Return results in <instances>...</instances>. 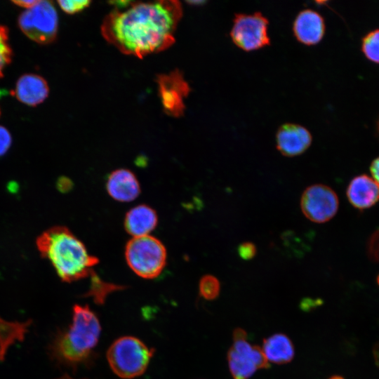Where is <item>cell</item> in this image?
<instances>
[{
    "mask_svg": "<svg viewBox=\"0 0 379 379\" xmlns=\"http://www.w3.org/2000/svg\"><path fill=\"white\" fill-rule=\"evenodd\" d=\"M125 257L135 274L150 279L157 277L163 271L167 253L161 241L149 234L130 239L126 246Z\"/></svg>",
    "mask_w": 379,
    "mask_h": 379,
    "instance_id": "cell-5",
    "label": "cell"
},
{
    "mask_svg": "<svg viewBox=\"0 0 379 379\" xmlns=\"http://www.w3.org/2000/svg\"><path fill=\"white\" fill-rule=\"evenodd\" d=\"M310 132L295 124L281 125L276 134L277 148L285 157H292L305 152L312 143Z\"/></svg>",
    "mask_w": 379,
    "mask_h": 379,
    "instance_id": "cell-11",
    "label": "cell"
},
{
    "mask_svg": "<svg viewBox=\"0 0 379 379\" xmlns=\"http://www.w3.org/2000/svg\"><path fill=\"white\" fill-rule=\"evenodd\" d=\"M31 324L30 319L25 322L8 321L0 317V361L4 360L10 346L24 340Z\"/></svg>",
    "mask_w": 379,
    "mask_h": 379,
    "instance_id": "cell-18",
    "label": "cell"
},
{
    "mask_svg": "<svg viewBox=\"0 0 379 379\" xmlns=\"http://www.w3.org/2000/svg\"><path fill=\"white\" fill-rule=\"evenodd\" d=\"M199 293L206 300H213L216 298L220 289L218 279L213 275H204L200 279L199 284Z\"/></svg>",
    "mask_w": 379,
    "mask_h": 379,
    "instance_id": "cell-21",
    "label": "cell"
},
{
    "mask_svg": "<svg viewBox=\"0 0 379 379\" xmlns=\"http://www.w3.org/2000/svg\"><path fill=\"white\" fill-rule=\"evenodd\" d=\"M369 257L375 260H379V230L375 231L371 237L368 244Z\"/></svg>",
    "mask_w": 379,
    "mask_h": 379,
    "instance_id": "cell-24",
    "label": "cell"
},
{
    "mask_svg": "<svg viewBox=\"0 0 379 379\" xmlns=\"http://www.w3.org/2000/svg\"><path fill=\"white\" fill-rule=\"evenodd\" d=\"M156 211L145 204L136 206L126 215L124 227L133 237L149 235L157 225Z\"/></svg>",
    "mask_w": 379,
    "mask_h": 379,
    "instance_id": "cell-16",
    "label": "cell"
},
{
    "mask_svg": "<svg viewBox=\"0 0 379 379\" xmlns=\"http://www.w3.org/2000/svg\"><path fill=\"white\" fill-rule=\"evenodd\" d=\"M108 194L115 200L129 202L135 199L140 193L139 182L135 174L125 168L117 169L108 176Z\"/></svg>",
    "mask_w": 379,
    "mask_h": 379,
    "instance_id": "cell-13",
    "label": "cell"
},
{
    "mask_svg": "<svg viewBox=\"0 0 379 379\" xmlns=\"http://www.w3.org/2000/svg\"><path fill=\"white\" fill-rule=\"evenodd\" d=\"M269 21L260 12L237 13L233 19L230 36L233 43L245 51H252L270 44Z\"/></svg>",
    "mask_w": 379,
    "mask_h": 379,
    "instance_id": "cell-8",
    "label": "cell"
},
{
    "mask_svg": "<svg viewBox=\"0 0 379 379\" xmlns=\"http://www.w3.org/2000/svg\"><path fill=\"white\" fill-rule=\"evenodd\" d=\"M361 50L369 60L379 63V29L370 31L363 37Z\"/></svg>",
    "mask_w": 379,
    "mask_h": 379,
    "instance_id": "cell-19",
    "label": "cell"
},
{
    "mask_svg": "<svg viewBox=\"0 0 379 379\" xmlns=\"http://www.w3.org/2000/svg\"><path fill=\"white\" fill-rule=\"evenodd\" d=\"M228 365L234 379H248L255 372L268 366L262 350L251 344L241 329L234 333L233 343L227 354Z\"/></svg>",
    "mask_w": 379,
    "mask_h": 379,
    "instance_id": "cell-7",
    "label": "cell"
},
{
    "mask_svg": "<svg viewBox=\"0 0 379 379\" xmlns=\"http://www.w3.org/2000/svg\"><path fill=\"white\" fill-rule=\"evenodd\" d=\"M347 196L355 208H368L379 201V186L372 178L366 175H358L350 182Z\"/></svg>",
    "mask_w": 379,
    "mask_h": 379,
    "instance_id": "cell-14",
    "label": "cell"
},
{
    "mask_svg": "<svg viewBox=\"0 0 379 379\" xmlns=\"http://www.w3.org/2000/svg\"><path fill=\"white\" fill-rule=\"evenodd\" d=\"M1 113V112H0Z\"/></svg>",
    "mask_w": 379,
    "mask_h": 379,
    "instance_id": "cell-35",
    "label": "cell"
},
{
    "mask_svg": "<svg viewBox=\"0 0 379 379\" xmlns=\"http://www.w3.org/2000/svg\"><path fill=\"white\" fill-rule=\"evenodd\" d=\"M36 244L41 257L51 262L58 277L65 282L91 276L94 273L93 267L99 262L64 226H54L44 231L36 239Z\"/></svg>",
    "mask_w": 379,
    "mask_h": 379,
    "instance_id": "cell-2",
    "label": "cell"
},
{
    "mask_svg": "<svg viewBox=\"0 0 379 379\" xmlns=\"http://www.w3.org/2000/svg\"><path fill=\"white\" fill-rule=\"evenodd\" d=\"M12 51L8 43V32L6 27L0 25V78L4 68L11 60Z\"/></svg>",
    "mask_w": 379,
    "mask_h": 379,
    "instance_id": "cell-22",
    "label": "cell"
},
{
    "mask_svg": "<svg viewBox=\"0 0 379 379\" xmlns=\"http://www.w3.org/2000/svg\"><path fill=\"white\" fill-rule=\"evenodd\" d=\"M100 333L99 320L88 306L74 305L72 324L56 333L48 353L58 364L76 368L90 361Z\"/></svg>",
    "mask_w": 379,
    "mask_h": 379,
    "instance_id": "cell-3",
    "label": "cell"
},
{
    "mask_svg": "<svg viewBox=\"0 0 379 379\" xmlns=\"http://www.w3.org/2000/svg\"><path fill=\"white\" fill-rule=\"evenodd\" d=\"M329 379H344V378L340 375H334V376L331 377Z\"/></svg>",
    "mask_w": 379,
    "mask_h": 379,
    "instance_id": "cell-31",
    "label": "cell"
},
{
    "mask_svg": "<svg viewBox=\"0 0 379 379\" xmlns=\"http://www.w3.org/2000/svg\"><path fill=\"white\" fill-rule=\"evenodd\" d=\"M378 128H379V124H378Z\"/></svg>",
    "mask_w": 379,
    "mask_h": 379,
    "instance_id": "cell-34",
    "label": "cell"
},
{
    "mask_svg": "<svg viewBox=\"0 0 379 379\" xmlns=\"http://www.w3.org/2000/svg\"><path fill=\"white\" fill-rule=\"evenodd\" d=\"M38 0H22V1H13V3L16 4L17 6L25 8L26 9H28L35 5Z\"/></svg>",
    "mask_w": 379,
    "mask_h": 379,
    "instance_id": "cell-29",
    "label": "cell"
},
{
    "mask_svg": "<svg viewBox=\"0 0 379 379\" xmlns=\"http://www.w3.org/2000/svg\"><path fill=\"white\" fill-rule=\"evenodd\" d=\"M58 379H73V378H72L71 377H69L67 375H63L62 377H61L60 378H58Z\"/></svg>",
    "mask_w": 379,
    "mask_h": 379,
    "instance_id": "cell-32",
    "label": "cell"
},
{
    "mask_svg": "<svg viewBox=\"0 0 379 379\" xmlns=\"http://www.w3.org/2000/svg\"><path fill=\"white\" fill-rule=\"evenodd\" d=\"M339 201L335 192L329 187L317 184L308 187L300 199L304 215L316 223L330 220L337 213Z\"/></svg>",
    "mask_w": 379,
    "mask_h": 379,
    "instance_id": "cell-9",
    "label": "cell"
},
{
    "mask_svg": "<svg viewBox=\"0 0 379 379\" xmlns=\"http://www.w3.org/2000/svg\"><path fill=\"white\" fill-rule=\"evenodd\" d=\"M325 28L321 15L310 8L299 12L293 24V32L296 39L306 46L319 43L324 35Z\"/></svg>",
    "mask_w": 379,
    "mask_h": 379,
    "instance_id": "cell-12",
    "label": "cell"
},
{
    "mask_svg": "<svg viewBox=\"0 0 379 379\" xmlns=\"http://www.w3.org/2000/svg\"><path fill=\"white\" fill-rule=\"evenodd\" d=\"M133 2L131 1H114L109 3L115 7L116 10H122L128 7Z\"/></svg>",
    "mask_w": 379,
    "mask_h": 379,
    "instance_id": "cell-28",
    "label": "cell"
},
{
    "mask_svg": "<svg viewBox=\"0 0 379 379\" xmlns=\"http://www.w3.org/2000/svg\"><path fill=\"white\" fill-rule=\"evenodd\" d=\"M154 350L133 336H123L110 345L107 359L119 377L131 379L141 375L147 369Z\"/></svg>",
    "mask_w": 379,
    "mask_h": 379,
    "instance_id": "cell-4",
    "label": "cell"
},
{
    "mask_svg": "<svg viewBox=\"0 0 379 379\" xmlns=\"http://www.w3.org/2000/svg\"><path fill=\"white\" fill-rule=\"evenodd\" d=\"M370 171L372 175L373 180L379 186V157L375 158L371 163L370 167Z\"/></svg>",
    "mask_w": 379,
    "mask_h": 379,
    "instance_id": "cell-27",
    "label": "cell"
},
{
    "mask_svg": "<svg viewBox=\"0 0 379 379\" xmlns=\"http://www.w3.org/2000/svg\"><path fill=\"white\" fill-rule=\"evenodd\" d=\"M18 25L30 39L41 44H49L57 35L58 13L52 2L39 0L20 15Z\"/></svg>",
    "mask_w": 379,
    "mask_h": 379,
    "instance_id": "cell-6",
    "label": "cell"
},
{
    "mask_svg": "<svg viewBox=\"0 0 379 379\" xmlns=\"http://www.w3.org/2000/svg\"><path fill=\"white\" fill-rule=\"evenodd\" d=\"M91 277V284L88 295H92L97 302H102L107 294L112 291L122 288L119 286L105 282L95 272Z\"/></svg>",
    "mask_w": 379,
    "mask_h": 379,
    "instance_id": "cell-20",
    "label": "cell"
},
{
    "mask_svg": "<svg viewBox=\"0 0 379 379\" xmlns=\"http://www.w3.org/2000/svg\"><path fill=\"white\" fill-rule=\"evenodd\" d=\"M377 283H378V286H379V275H378V277H377Z\"/></svg>",
    "mask_w": 379,
    "mask_h": 379,
    "instance_id": "cell-33",
    "label": "cell"
},
{
    "mask_svg": "<svg viewBox=\"0 0 379 379\" xmlns=\"http://www.w3.org/2000/svg\"><path fill=\"white\" fill-rule=\"evenodd\" d=\"M373 354L375 364L379 367V341L375 344L373 348Z\"/></svg>",
    "mask_w": 379,
    "mask_h": 379,
    "instance_id": "cell-30",
    "label": "cell"
},
{
    "mask_svg": "<svg viewBox=\"0 0 379 379\" xmlns=\"http://www.w3.org/2000/svg\"><path fill=\"white\" fill-rule=\"evenodd\" d=\"M182 15L178 1L133 2L114 10L103 20L104 38L121 52L140 58L170 47Z\"/></svg>",
    "mask_w": 379,
    "mask_h": 379,
    "instance_id": "cell-1",
    "label": "cell"
},
{
    "mask_svg": "<svg viewBox=\"0 0 379 379\" xmlns=\"http://www.w3.org/2000/svg\"><path fill=\"white\" fill-rule=\"evenodd\" d=\"M157 83L164 111L172 117L182 116L185 109L184 100L190 91L182 73L175 70L168 74H160Z\"/></svg>",
    "mask_w": 379,
    "mask_h": 379,
    "instance_id": "cell-10",
    "label": "cell"
},
{
    "mask_svg": "<svg viewBox=\"0 0 379 379\" xmlns=\"http://www.w3.org/2000/svg\"><path fill=\"white\" fill-rule=\"evenodd\" d=\"M48 91V84L43 77L37 74H26L18 80L15 94L20 102L35 106L45 100Z\"/></svg>",
    "mask_w": 379,
    "mask_h": 379,
    "instance_id": "cell-15",
    "label": "cell"
},
{
    "mask_svg": "<svg viewBox=\"0 0 379 379\" xmlns=\"http://www.w3.org/2000/svg\"><path fill=\"white\" fill-rule=\"evenodd\" d=\"M11 135L8 131L0 126V156L4 155L11 147Z\"/></svg>",
    "mask_w": 379,
    "mask_h": 379,
    "instance_id": "cell-26",
    "label": "cell"
},
{
    "mask_svg": "<svg viewBox=\"0 0 379 379\" xmlns=\"http://www.w3.org/2000/svg\"><path fill=\"white\" fill-rule=\"evenodd\" d=\"M266 360L274 364H285L292 360L294 347L284 334L277 333L266 338L262 347Z\"/></svg>",
    "mask_w": 379,
    "mask_h": 379,
    "instance_id": "cell-17",
    "label": "cell"
},
{
    "mask_svg": "<svg viewBox=\"0 0 379 379\" xmlns=\"http://www.w3.org/2000/svg\"><path fill=\"white\" fill-rule=\"evenodd\" d=\"M238 253L242 259L251 260L256 254V247L252 242H244L239 246Z\"/></svg>",
    "mask_w": 379,
    "mask_h": 379,
    "instance_id": "cell-25",
    "label": "cell"
},
{
    "mask_svg": "<svg viewBox=\"0 0 379 379\" xmlns=\"http://www.w3.org/2000/svg\"><path fill=\"white\" fill-rule=\"evenodd\" d=\"M58 3L62 10L68 14L79 13L91 4V1L86 0L58 1Z\"/></svg>",
    "mask_w": 379,
    "mask_h": 379,
    "instance_id": "cell-23",
    "label": "cell"
}]
</instances>
